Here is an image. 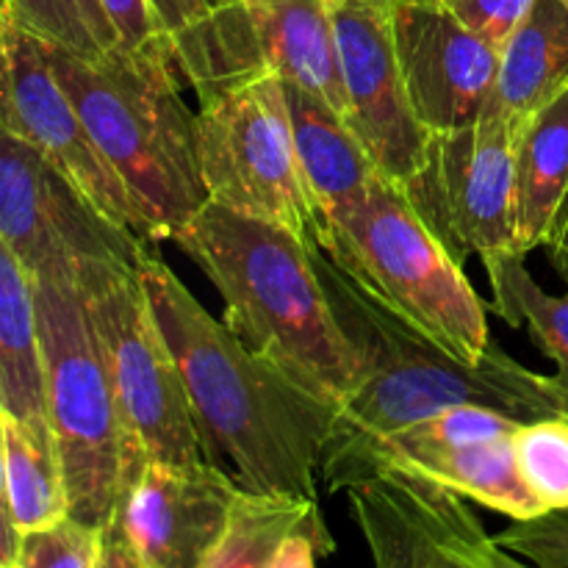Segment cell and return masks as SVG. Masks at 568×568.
Masks as SVG:
<instances>
[{
  "instance_id": "1",
  "label": "cell",
  "mask_w": 568,
  "mask_h": 568,
  "mask_svg": "<svg viewBox=\"0 0 568 568\" xmlns=\"http://www.w3.org/2000/svg\"><path fill=\"white\" fill-rule=\"evenodd\" d=\"M139 281L181 369L203 458L227 460L244 491L316 499L336 405L216 322L159 255H144Z\"/></svg>"
},
{
  "instance_id": "2",
  "label": "cell",
  "mask_w": 568,
  "mask_h": 568,
  "mask_svg": "<svg viewBox=\"0 0 568 568\" xmlns=\"http://www.w3.org/2000/svg\"><path fill=\"white\" fill-rule=\"evenodd\" d=\"M316 272L355 361L353 394L338 405L322 455V480L388 433L458 405H486L521 422L568 416L558 381L527 369L497 342L469 364L410 327L311 242Z\"/></svg>"
},
{
  "instance_id": "3",
  "label": "cell",
  "mask_w": 568,
  "mask_h": 568,
  "mask_svg": "<svg viewBox=\"0 0 568 568\" xmlns=\"http://www.w3.org/2000/svg\"><path fill=\"white\" fill-rule=\"evenodd\" d=\"M175 244L220 292L227 327L338 410L353 394L355 361L327 303L311 242L277 222L209 200Z\"/></svg>"
},
{
  "instance_id": "4",
  "label": "cell",
  "mask_w": 568,
  "mask_h": 568,
  "mask_svg": "<svg viewBox=\"0 0 568 568\" xmlns=\"http://www.w3.org/2000/svg\"><path fill=\"white\" fill-rule=\"evenodd\" d=\"M55 78L98 148L136 200L150 242H175L209 203L197 153V111L183 100L170 48L83 59L44 44Z\"/></svg>"
},
{
  "instance_id": "5",
  "label": "cell",
  "mask_w": 568,
  "mask_h": 568,
  "mask_svg": "<svg viewBox=\"0 0 568 568\" xmlns=\"http://www.w3.org/2000/svg\"><path fill=\"white\" fill-rule=\"evenodd\" d=\"M33 283L48 366V419L64 460L70 516L103 530L148 458L125 425L81 286L55 277Z\"/></svg>"
},
{
  "instance_id": "6",
  "label": "cell",
  "mask_w": 568,
  "mask_h": 568,
  "mask_svg": "<svg viewBox=\"0 0 568 568\" xmlns=\"http://www.w3.org/2000/svg\"><path fill=\"white\" fill-rule=\"evenodd\" d=\"M322 250L455 358L477 364L491 349L488 303L475 292L464 264L422 220L403 183L381 172L364 209L336 227Z\"/></svg>"
},
{
  "instance_id": "7",
  "label": "cell",
  "mask_w": 568,
  "mask_h": 568,
  "mask_svg": "<svg viewBox=\"0 0 568 568\" xmlns=\"http://www.w3.org/2000/svg\"><path fill=\"white\" fill-rule=\"evenodd\" d=\"M197 153L209 200L320 242V211L300 164L286 81L277 72L200 103Z\"/></svg>"
},
{
  "instance_id": "8",
  "label": "cell",
  "mask_w": 568,
  "mask_h": 568,
  "mask_svg": "<svg viewBox=\"0 0 568 568\" xmlns=\"http://www.w3.org/2000/svg\"><path fill=\"white\" fill-rule=\"evenodd\" d=\"M78 286L125 425L144 458L166 464L205 460L181 369L139 281V270L89 266L78 277Z\"/></svg>"
},
{
  "instance_id": "9",
  "label": "cell",
  "mask_w": 568,
  "mask_h": 568,
  "mask_svg": "<svg viewBox=\"0 0 568 568\" xmlns=\"http://www.w3.org/2000/svg\"><path fill=\"white\" fill-rule=\"evenodd\" d=\"M148 244L94 209L31 144L0 133V247L33 277L78 283L89 266L139 270Z\"/></svg>"
},
{
  "instance_id": "10",
  "label": "cell",
  "mask_w": 568,
  "mask_h": 568,
  "mask_svg": "<svg viewBox=\"0 0 568 568\" xmlns=\"http://www.w3.org/2000/svg\"><path fill=\"white\" fill-rule=\"evenodd\" d=\"M403 186L460 264L466 255L514 250L516 133L491 109L464 128L430 133L419 170Z\"/></svg>"
},
{
  "instance_id": "11",
  "label": "cell",
  "mask_w": 568,
  "mask_h": 568,
  "mask_svg": "<svg viewBox=\"0 0 568 568\" xmlns=\"http://www.w3.org/2000/svg\"><path fill=\"white\" fill-rule=\"evenodd\" d=\"M0 48L3 131L31 144L109 220L148 239L136 200L98 148L75 103L55 78L42 39L11 26L9 20H0Z\"/></svg>"
},
{
  "instance_id": "12",
  "label": "cell",
  "mask_w": 568,
  "mask_h": 568,
  "mask_svg": "<svg viewBox=\"0 0 568 568\" xmlns=\"http://www.w3.org/2000/svg\"><path fill=\"white\" fill-rule=\"evenodd\" d=\"M347 89L349 128L377 170L408 183L419 170L430 131L416 120L399 70L392 9L377 0H331Z\"/></svg>"
},
{
  "instance_id": "13",
  "label": "cell",
  "mask_w": 568,
  "mask_h": 568,
  "mask_svg": "<svg viewBox=\"0 0 568 568\" xmlns=\"http://www.w3.org/2000/svg\"><path fill=\"white\" fill-rule=\"evenodd\" d=\"M242 491L236 477L209 460H148L111 521L150 568H203Z\"/></svg>"
},
{
  "instance_id": "14",
  "label": "cell",
  "mask_w": 568,
  "mask_h": 568,
  "mask_svg": "<svg viewBox=\"0 0 568 568\" xmlns=\"http://www.w3.org/2000/svg\"><path fill=\"white\" fill-rule=\"evenodd\" d=\"M392 26L416 120L430 133L475 122L491 100L499 50L442 0H397Z\"/></svg>"
},
{
  "instance_id": "15",
  "label": "cell",
  "mask_w": 568,
  "mask_h": 568,
  "mask_svg": "<svg viewBox=\"0 0 568 568\" xmlns=\"http://www.w3.org/2000/svg\"><path fill=\"white\" fill-rule=\"evenodd\" d=\"M286 98L292 109L300 164L320 211L322 231L316 244L322 247L336 227L364 209L381 170L358 133L331 105L294 83H286Z\"/></svg>"
},
{
  "instance_id": "16",
  "label": "cell",
  "mask_w": 568,
  "mask_h": 568,
  "mask_svg": "<svg viewBox=\"0 0 568 568\" xmlns=\"http://www.w3.org/2000/svg\"><path fill=\"white\" fill-rule=\"evenodd\" d=\"M266 67L347 120L342 53L331 0H247Z\"/></svg>"
},
{
  "instance_id": "17",
  "label": "cell",
  "mask_w": 568,
  "mask_h": 568,
  "mask_svg": "<svg viewBox=\"0 0 568 568\" xmlns=\"http://www.w3.org/2000/svg\"><path fill=\"white\" fill-rule=\"evenodd\" d=\"M3 442V558H17L22 532L70 516L64 460L50 419H17L0 410Z\"/></svg>"
},
{
  "instance_id": "18",
  "label": "cell",
  "mask_w": 568,
  "mask_h": 568,
  "mask_svg": "<svg viewBox=\"0 0 568 568\" xmlns=\"http://www.w3.org/2000/svg\"><path fill=\"white\" fill-rule=\"evenodd\" d=\"M568 87V9L560 0H536L514 37L499 50V72L486 109L514 133Z\"/></svg>"
},
{
  "instance_id": "19",
  "label": "cell",
  "mask_w": 568,
  "mask_h": 568,
  "mask_svg": "<svg viewBox=\"0 0 568 568\" xmlns=\"http://www.w3.org/2000/svg\"><path fill=\"white\" fill-rule=\"evenodd\" d=\"M568 189V87L516 131L514 253L544 247Z\"/></svg>"
},
{
  "instance_id": "20",
  "label": "cell",
  "mask_w": 568,
  "mask_h": 568,
  "mask_svg": "<svg viewBox=\"0 0 568 568\" xmlns=\"http://www.w3.org/2000/svg\"><path fill=\"white\" fill-rule=\"evenodd\" d=\"M0 410L48 419V366L33 275L0 247Z\"/></svg>"
},
{
  "instance_id": "21",
  "label": "cell",
  "mask_w": 568,
  "mask_h": 568,
  "mask_svg": "<svg viewBox=\"0 0 568 568\" xmlns=\"http://www.w3.org/2000/svg\"><path fill=\"white\" fill-rule=\"evenodd\" d=\"M392 471L438 483V486L449 488V491L460 494L464 499H471L483 508L510 516V521L536 519V516L547 514L521 480L519 466H516L514 438L422 455V458L408 460Z\"/></svg>"
},
{
  "instance_id": "22",
  "label": "cell",
  "mask_w": 568,
  "mask_h": 568,
  "mask_svg": "<svg viewBox=\"0 0 568 568\" xmlns=\"http://www.w3.org/2000/svg\"><path fill=\"white\" fill-rule=\"evenodd\" d=\"M383 475L394 477L399 503L414 527L419 568H488L494 538L460 494L403 471Z\"/></svg>"
},
{
  "instance_id": "23",
  "label": "cell",
  "mask_w": 568,
  "mask_h": 568,
  "mask_svg": "<svg viewBox=\"0 0 568 568\" xmlns=\"http://www.w3.org/2000/svg\"><path fill=\"white\" fill-rule=\"evenodd\" d=\"M294 532L331 536L316 499L242 491L225 536L203 568H272Z\"/></svg>"
},
{
  "instance_id": "24",
  "label": "cell",
  "mask_w": 568,
  "mask_h": 568,
  "mask_svg": "<svg viewBox=\"0 0 568 568\" xmlns=\"http://www.w3.org/2000/svg\"><path fill=\"white\" fill-rule=\"evenodd\" d=\"M491 283L488 311L510 327H527L541 353L558 366L560 392L568 405V294L555 297L544 292L525 266V255L505 250L480 258ZM568 419V416H566Z\"/></svg>"
},
{
  "instance_id": "25",
  "label": "cell",
  "mask_w": 568,
  "mask_h": 568,
  "mask_svg": "<svg viewBox=\"0 0 568 568\" xmlns=\"http://www.w3.org/2000/svg\"><path fill=\"white\" fill-rule=\"evenodd\" d=\"M0 20L83 59H103L120 48L103 0H3Z\"/></svg>"
},
{
  "instance_id": "26",
  "label": "cell",
  "mask_w": 568,
  "mask_h": 568,
  "mask_svg": "<svg viewBox=\"0 0 568 568\" xmlns=\"http://www.w3.org/2000/svg\"><path fill=\"white\" fill-rule=\"evenodd\" d=\"M347 494L375 568H419L414 527L399 503L394 477L377 475L353 486Z\"/></svg>"
},
{
  "instance_id": "27",
  "label": "cell",
  "mask_w": 568,
  "mask_h": 568,
  "mask_svg": "<svg viewBox=\"0 0 568 568\" xmlns=\"http://www.w3.org/2000/svg\"><path fill=\"white\" fill-rule=\"evenodd\" d=\"M514 453L527 491L544 510L568 508V419L525 422L514 436Z\"/></svg>"
},
{
  "instance_id": "28",
  "label": "cell",
  "mask_w": 568,
  "mask_h": 568,
  "mask_svg": "<svg viewBox=\"0 0 568 568\" xmlns=\"http://www.w3.org/2000/svg\"><path fill=\"white\" fill-rule=\"evenodd\" d=\"M100 547H103L100 527L67 516L59 525L22 532L14 560L20 568H94Z\"/></svg>"
},
{
  "instance_id": "29",
  "label": "cell",
  "mask_w": 568,
  "mask_h": 568,
  "mask_svg": "<svg viewBox=\"0 0 568 568\" xmlns=\"http://www.w3.org/2000/svg\"><path fill=\"white\" fill-rule=\"evenodd\" d=\"M494 541L536 568H568V508L514 521Z\"/></svg>"
},
{
  "instance_id": "30",
  "label": "cell",
  "mask_w": 568,
  "mask_h": 568,
  "mask_svg": "<svg viewBox=\"0 0 568 568\" xmlns=\"http://www.w3.org/2000/svg\"><path fill=\"white\" fill-rule=\"evenodd\" d=\"M469 31L497 50L508 44L516 28L525 22L536 0H442Z\"/></svg>"
},
{
  "instance_id": "31",
  "label": "cell",
  "mask_w": 568,
  "mask_h": 568,
  "mask_svg": "<svg viewBox=\"0 0 568 568\" xmlns=\"http://www.w3.org/2000/svg\"><path fill=\"white\" fill-rule=\"evenodd\" d=\"M103 9L120 33L122 50L170 48L161 37L150 0H103Z\"/></svg>"
},
{
  "instance_id": "32",
  "label": "cell",
  "mask_w": 568,
  "mask_h": 568,
  "mask_svg": "<svg viewBox=\"0 0 568 568\" xmlns=\"http://www.w3.org/2000/svg\"><path fill=\"white\" fill-rule=\"evenodd\" d=\"M336 549L333 536H316V532H294L277 552L272 568H316V560L327 558Z\"/></svg>"
},
{
  "instance_id": "33",
  "label": "cell",
  "mask_w": 568,
  "mask_h": 568,
  "mask_svg": "<svg viewBox=\"0 0 568 568\" xmlns=\"http://www.w3.org/2000/svg\"><path fill=\"white\" fill-rule=\"evenodd\" d=\"M94 568H150L142 560V555L133 549V544L128 541L125 532L120 530L116 521L103 527V547H100V558Z\"/></svg>"
},
{
  "instance_id": "34",
  "label": "cell",
  "mask_w": 568,
  "mask_h": 568,
  "mask_svg": "<svg viewBox=\"0 0 568 568\" xmlns=\"http://www.w3.org/2000/svg\"><path fill=\"white\" fill-rule=\"evenodd\" d=\"M544 250H547V258L549 264L555 266V272L564 277V283H568V189L564 194V203H560L558 214H555L552 231H549V239L547 244H544Z\"/></svg>"
},
{
  "instance_id": "35",
  "label": "cell",
  "mask_w": 568,
  "mask_h": 568,
  "mask_svg": "<svg viewBox=\"0 0 568 568\" xmlns=\"http://www.w3.org/2000/svg\"><path fill=\"white\" fill-rule=\"evenodd\" d=\"M488 568H536V566L525 564V560L516 558V555L505 552V549L494 541L491 552H488Z\"/></svg>"
},
{
  "instance_id": "36",
  "label": "cell",
  "mask_w": 568,
  "mask_h": 568,
  "mask_svg": "<svg viewBox=\"0 0 568 568\" xmlns=\"http://www.w3.org/2000/svg\"><path fill=\"white\" fill-rule=\"evenodd\" d=\"M0 568H20V564H17V560H9V564H0Z\"/></svg>"
},
{
  "instance_id": "37",
  "label": "cell",
  "mask_w": 568,
  "mask_h": 568,
  "mask_svg": "<svg viewBox=\"0 0 568 568\" xmlns=\"http://www.w3.org/2000/svg\"><path fill=\"white\" fill-rule=\"evenodd\" d=\"M377 3H383V6H388V9H392V6L397 3V0H377Z\"/></svg>"
},
{
  "instance_id": "38",
  "label": "cell",
  "mask_w": 568,
  "mask_h": 568,
  "mask_svg": "<svg viewBox=\"0 0 568 568\" xmlns=\"http://www.w3.org/2000/svg\"><path fill=\"white\" fill-rule=\"evenodd\" d=\"M560 3H564V6H566V9H568V0H560Z\"/></svg>"
}]
</instances>
